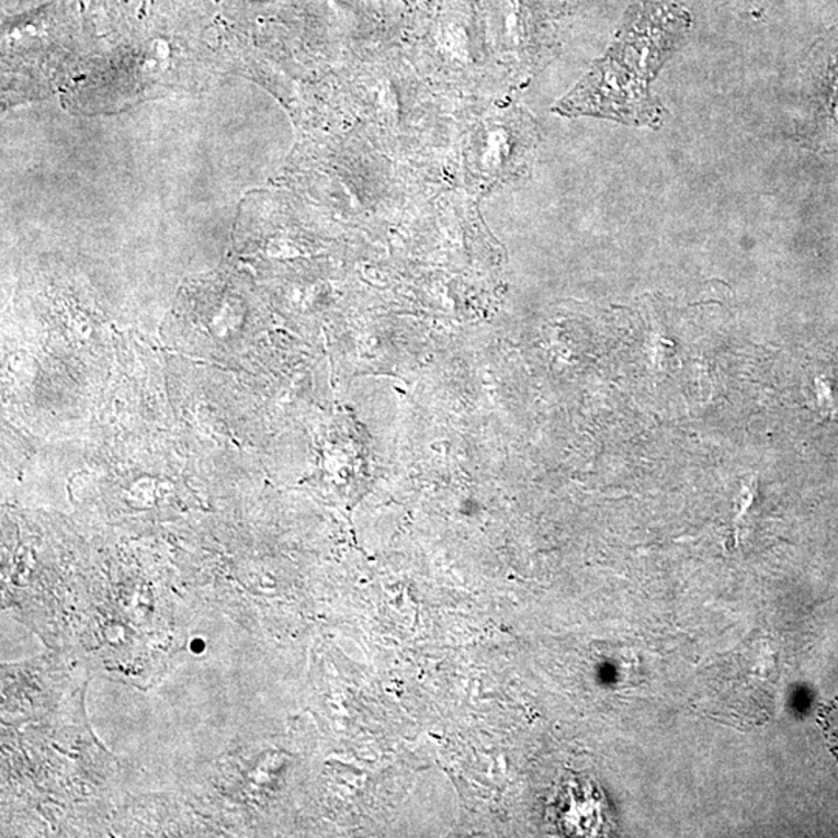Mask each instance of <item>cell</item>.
Instances as JSON below:
<instances>
[{
    "instance_id": "3",
    "label": "cell",
    "mask_w": 838,
    "mask_h": 838,
    "mask_svg": "<svg viewBox=\"0 0 838 838\" xmlns=\"http://www.w3.org/2000/svg\"><path fill=\"white\" fill-rule=\"evenodd\" d=\"M806 140L823 151L838 149V29L823 37L803 70Z\"/></svg>"
},
{
    "instance_id": "2",
    "label": "cell",
    "mask_w": 838,
    "mask_h": 838,
    "mask_svg": "<svg viewBox=\"0 0 838 838\" xmlns=\"http://www.w3.org/2000/svg\"><path fill=\"white\" fill-rule=\"evenodd\" d=\"M539 145L536 122L519 106L500 107L478 120L465 145L466 182L488 193L514 182L533 167Z\"/></svg>"
},
{
    "instance_id": "1",
    "label": "cell",
    "mask_w": 838,
    "mask_h": 838,
    "mask_svg": "<svg viewBox=\"0 0 838 838\" xmlns=\"http://www.w3.org/2000/svg\"><path fill=\"white\" fill-rule=\"evenodd\" d=\"M690 22L680 3L642 0L628 11L611 48L556 104L555 112L570 118H608L637 128H660L664 107L650 84Z\"/></svg>"
}]
</instances>
